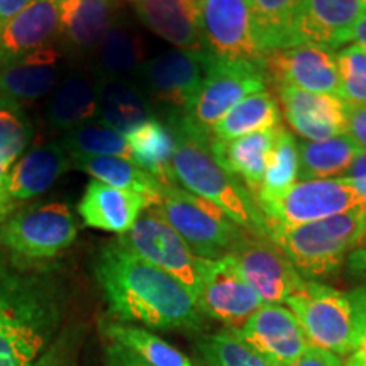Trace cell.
<instances>
[{
    "label": "cell",
    "instance_id": "1",
    "mask_svg": "<svg viewBox=\"0 0 366 366\" xmlns=\"http://www.w3.org/2000/svg\"><path fill=\"white\" fill-rule=\"evenodd\" d=\"M95 278L111 314L158 331L202 327L194 295L177 278L131 253L119 241L105 244L95 259Z\"/></svg>",
    "mask_w": 366,
    "mask_h": 366
},
{
    "label": "cell",
    "instance_id": "2",
    "mask_svg": "<svg viewBox=\"0 0 366 366\" xmlns=\"http://www.w3.org/2000/svg\"><path fill=\"white\" fill-rule=\"evenodd\" d=\"M59 322L53 282L0 253V366H51Z\"/></svg>",
    "mask_w": 366,
    "mask_h": 366
},
{
    "label": "cell",
    "instance_id": "3",
    "mask_svg": "<svg viewBox=\"0 0 366 366\" xmlns=\"http://www.w3.org/2000/svg\"><path fill=\"white\" fill-rule=\"evenodd\" d=\"M175 136L172 170L175 183L190 194L217 205L237 226L256 236H267L268 227L253 195L234 175L224 170L209 148V139L187 129L178 116L170 119Z\"/></svg>",
    "mask_w": 366,
    "mask_h": 366
},
{
    "label": "cell",
    "instance_id": "4",
    "mask_svg": "<svg viewBox=\"0 0 366 366\" xmlns=\"http://www.w3.org/2000/svg\"><path fill=\"white\" fill-rule=\"evenodd\" d=\"M366 229V207L302 224L269 227L268 237L283 249L304 280L331 277L345 267Z\"/></svg>",
    "mask_w": 366,
    "mask_h": 366
},
{
    "label": "cell",
    "instance_id": "5",
    "mask_svg": "<svg viewBox=\"0 0 366 366\" xmlns=\"http://www.w3.org/2000/svg\"><path fill=\"white\" fill-rule=\"evenodd\" d=\"M285 305L299 319L310 346L346 358L360 345L365 326L350 294L305 280L288 297Z\"/></svg>",
    "mask_w": 366,
    "mask_h": 366
},
{
    "label": "cell",
    "instance_id": "6",
    "mask_svg": "<svg viewBox=\"0 0 366 366\" xmlns=\"http://www.w3.org/2000/svg\"><path fill=\"white\" fill-rule=\"evenodd\" d=\"M264 86L267 75L262 61L222 59L209 53L202 84L178 119L187 129L209 139L214 126L232 107Z\"/></svg>",
    "mask_w": 366,
    "mask_h": 366
},
{
    "label": "cell",
    "instance_id": "7",
    "mask_svg": "<svg viewBox=\"0 0 366 366\" xmlns=\"http://www.w3.org/2000/svg\"><path fill=\"white\" fill-rule=\"evenodd\" d=\"M151 209L175 229L199 258L227 256L248 232L232 222L217 205L178 185H163Z\"/></svg>",
    "mask_w": 366,
    "mask_h": 366
},
{
    "label": "cell",
    "instance_id": "8",
    "mask_svg": "<svg viewBox=\"0 0 366 366\" xmlns=\"http://www.w3.org/2000/svg\"><path fill=\"white\" fill-rule=\"evenodd\" d=\"M75 216L65 202L34 204L11 214L0 226V244L26 262L51 259L75 242Z\"/></svg>",
    "mask_w": 366,
    "mask_h": 366
},
{
    "label": "cell",
    "instance_id": "9",
    "mask_svg": "<svg viewBox=\"0 0 366 366\" xmlns=\"http://www.w3.org/2000/svg\"><path fill=\"white\" fill-rule=\"evenodd\" d=\"M267 227H294L361 209L358 194L342 178L299 182L285 194L259 204Z\"/></svg>",
    "mask_w": 366,
    "mask_h": 366
},
{
    "label": "cell",
    "instance_id": "10",
    "mask_svg": "<svg viewBox=\"0 0 366 366\" xmlns=\"http://www.w3.org/2000/svg\"><path fill=\"white\" fill-rule=\"evenodd\" d=\"M117 241L144 262L177 278L197 302L200 285V258L189 248L175 229L168 226V222L153 209H146L134 226L126 234L119 236Z\"/></svg>",
    "mask_w": 366,
    "mask_h": 366
},
{
    "label": "cell",
    "instance_id": "11",
    "mask_svg": "<svg viewBox=\"0 0 366 366\" xmlns=\"http://www.w3.org/2000/svg\"><path fill=\"white\" fill-rule=\"evenodd\" d=\"M197 305L210 319L237 329L263 305V300L244 280L231 254L217 259L200 258Z\"/></svg>",
    "mask_w": 366,
    "mask_h": 366
},
{
    "label": "cell",
    "instance_id": "12",
    "mask_svg": "<svg viewBox=\"0 0 366 366\" xmlns=\"http://www.w3.org/2000/svg\"><path fill=\"white\" fill-rule=\"evenodd\" d=\"M263 304H285L305 280L277 242L244 232L229 253Z\"/></svg>",
    "mask_w": 366,
    "mask_h": 366
},
{
    "label": "cell",
    "instance_id": "13",
    "mask_svg": "<svg viewBox=\"0 0 366 366\" xmlns=\"http://www.w3.org/2000/svg\"><path fill=\"white\" fill-rule=\"evenodd\" d=\"M199 22L207 53L222 59L262 61L248 0H199Z\"/></svg>",
    "mask_w": 366,
    "mask_h": 366
},
{
    "label": "cell",
    "instance_id": "14",
    "mask_svg": "<svg viewBox=\"0 0 366 366\" xmlns=\"http://www.w3.org/2000/svg\"><path fill=\"white\" fill-rule=\"evenodd\" d=\"M262 66L273 85H292L341 99L337 59L331 49L314 44L274 49L263 54Z\"/></svg>",
    "mask_w": 366,
    "mask_h": 366
},
{
    "label": "cell",
    "instance_id": "15",
    "mask_svg": "<svg viewBox=\"0 0 366 366\" xmlns=\"http://www.w3.org/2000/svg\"><path fill=\"white\" fill-rule=\"evenodd\" d=\"M70 167L71 157L61 143H46L26 151L0 185V219L6 221L17 205L48 192Z\"/></svg>",
    "mask_w": 366,
    "mask_h": 366
},
{
    "label": "cell",
    "instance_id": "16",
    "mask_svg": "<svg viewBox=\"0 0 366 366\" xmlns=\"http://www.w3.org/2000/svg\"><path fill=\"white\" fill-rule=\"evenodd\" d=\"M231 331L277 366H292L310 347L299 319L282 304H263L241 327Z\"/></svg>",
    "mask_w": 366,
    "mask_h": 366
},
{
    "label": "cell",
    "instance_id": "17",
    "mask_svg": "<svg viewBox=\"0 0 366 366\" xmlns=\"http://www.w3.org/2000/svg\"><path fill=\"white\" fill-rule=\"evenodd\" d=\"M207 51H172L146 59L139 68L149 95L170 107L185 109L205 76Z\"/></svg>",
    "mask_w": 366,
    "mask_h": 366
},
{
    "label": "cell",
    "instance_id": "18",
    "mask_svg": "<svg viewBox=\"0 0 366 366\" xmlns=\"http://www.w3.org/2000/svg\"><path fill=\"white\" fill-rule=\"evenodd\" d=\"M274 94L288 126L307 141H326L346 134L347 107L342 99L292 85H274Z\"/></svg>",
    "mask_w": 366,
    "mask_h": 366
},
{
    "label": "cell",
    "instance_id": "19",
    "mask_svg": "<svg viewBox=\"0 0 366 366\" xmlns=\"http://www.w3.org/2000/svg\"><path fill=\"white\" fill-rule=\"evenodd\" d=\"M153 204L143 194L90 180L80 199L79 214L85 226L122 236Z\"/></svg>",
    "mask_w": 366,
    "mask_h": 366
},
{
    "label": "cell",
    "instance_id": "20",
    "mask_svg": "<svg viewBox=\"0 0 366 366\" xmlns=\"http://www.w3.org/2000/svg\"><path fill=\"white\" fill-rule=\"evenodd\" d=\"M363 12L361 0H304L295 29V46L340 48L351 41V31Z\"/></svg>",
    "mask_w": 366,
    "mask_h": 366
},
{
    "label": "cell",
    "instance_id": "21",
    "mask_svg": "<svg viewBox=\"0 0 366 366\" xmlns=\"http://www.w3.org/2000/svg\"><path fill=\"white\" fill-rule=\"evenodd\" d=\"M61 56L53 46L36 49L0 65V95L14 102L36 100L54 90L61 80Z\"/></svg>",
    "mask_w": 366,
    "mask_h": 366
},
{
    "label": "cell",
    "instance_id": "22",
    "mask_svg": "<svg viewBox=\"0 0 366 366\" xmlns=\"http://www.w3.org/2000/svg\"><path fill=\"white\" fill-rule=\"evenodd\" d=\"M139 21L159 38L187 51H205L199 0H131Z\"/></svg>",
    "mask_w": 366,
    "mask_h": 366
},
{
    "label": "cell",
    "instance_id": "23",
    "mask_svg": "<svg viewBox=\"0 0 366 366\" xmlns=\"http://www.w3.org/2000/svg\"><path fill=\"white\" fill-rule=\"evenodd\" d=\"M116 17V0H59L58 36L73 53H95Z\"/></svg>",
    "mask_w": 366,
    "mask_h": 366
},
{
    "label": "cell",
    "instance_id": "24",
    "mask_svg": "<svg viewBox=\"0 0 366 366\" xmlns=\"http://www.w3.org/2000/svg\"><path fill=\"white\" fill-rule=\"evenodd\" d=\"M59 27V0H33L0 31V65L48 46Z\"/></svg>",
    "mask_w": 366,
    "mask_h": 366
},
{
    "label": "cell",
    "instance_id": "25",
    "mask_svg": "<svg viewBox=\"0 0 366 366\" xmlns=\"http://www.w3.org/2000/svg\"><path fill=\"white\" fill-rule=\"evenodd\" d=\"M274 134H277V127L231 141H222L212 136L209 137V148L217 163L237 180H241L253 199L262 187L269 153L274 143Z\"/></svg>",
    "mask_w": 366,
    "mask_h": 366
},
{
    "label": "cell",
    "instance_id": "26",
    "mask_svg": "<svg viewBox=\"0 0 366 366\" xmlns=\"http://www.w3.org/2000/svg\"><path fill=\"white\" fill-rule=\"evenodd\" d=\"M100 81L84 71L65 76L48 104V122L56 129L71 131L99 116Z\"/></svg>",
    "mask_w": 366,
    "mask_h": 366
},
{
    "label": "cell",
    "instance_id": "27",
    "mask_svg": "<svg viewBox=\"0 0 366 366\" xmlns=\"http://www.w3.org/2000/svg\"><path fill=\"white\" fill-rule=\"evenodd\" d=\"M254 41L262 54L295 46L304 0H248Z\"/></svg>",
    "mask_w": 366,
    "mask_h": 366
},
{
    "label": "cell",
    "instance_id": "28",
    "mask_svg": "<svg viewBox=\"0 0 366 366\" xmlns=\"http://www.w3.org/2000/svg\"><path fill=\"white\" fill-rule=\"evenodd\" d=\"M149 119V102L139 86L126 79L100 80L97 121L127 134Z\"/></svg>",
    "mask_w": 366,
    "mask_h": 366
},
{
    "label": "cell",
    "instance_id": "29",
    "mask_svg": "<svg viewBox=\"0 0 366 366\" xmlns=\"http://www.w3.org/2000/svg\"><path fill=\"white\" fill-rule=\"evenodd\" d=\"M124 136L137 167L158 178L163 185H177L172 170L175 136L170 124L151 117Z\"/></svg>",
    "mask_w": 366,
    "mask_h": 366
},
{
    "label": "cell",
    "instance_id": "30",
    "mask_svg": "<svg viewBox=\"0 0 366 366\" xmlns=\"http://www.w3.org/2000/svg\"><path fill=\"white\" fill-rule=\"evenodd\" d=\"M282 112L278 100L264 89L248 95L236 107H232L221 121L214 126L212 137L222 141L274 129L280 126Z\"/></svg>",
    "mask_w": 366,
    "mask_h": 366
},
{
    "label": "cell",
    "instance_id": "31",
    "mask_svg": "<svg viewBox=\"0 0 366 366\" xmlns=\"http://www.w3.org/2000/svg\"><path fill=\"white\" fill-rule=\"evenodd\" d=\"M360 151V146L347 134L299 143V180H324L345 175Z\"/></svg>",
    "mask_w": 366,
    "mask_h": 366
},
{
    "label": "cell",
    "instance_id": "32",
    "mask_svg": "<svg viewBox=\"0 0 366 366\" xmlns=\"http://www.w3.org/2000/svg\"><path fill=\"white\" fill-rule=\"evenodd\" d=\"M100 331L109 341L127 347L148 366H195L178 347L148 329L131 326L121 320H102Z\"/></svg>",
    "mask_w": 366,
    "mask_h": 366
},
{
    "label": "cell",
    "instance_id": "33",
    "mask_svg": "<svg viewBox=\"0 0 366 366\" xmlns=\"http://www.w3.org/2000/svg\"><path fill=\"white\" fill-rule=\"evenodd\" d=\"M71 167L89 173L94 180H99L105 185L116 187V189L137 192L149 197L157 204L163 183L154 178L143 168H139L134 162L116 157H94L71 159ZM153 204V205H154ZM151 205V207H153Z\"/></svg>",
    "mask_w": 366,
    "mask_h": 366
},
{
    "label": "cell",
    "instance_id": "34",
    "mask_svg": "<svg viewBox=\"0 0 366 366\" xmlns=\"http://www.w3.org/2000/svg\"><path fill=\"white\" fill-rule=\"evenodd\" d=\"M95 54L105 79H124L126 75L139 71L146 61L141 36L117 17L105 33Z\"/></svg>",
    "mask_w": 366,
    "mask_h": 366
},
{
    "label": "cell",
    "instance_id": "35",
    "mask_svg": "<svg viewBox=\"0 0 366 366\" xmlns=\"http://www.w3.org/2000/svg\"><path fill=\"white\" fill-rule=\"evenodd\" d=\"M299 144L285 126L277 127L262 187L254 195L256 204H264L290 190L299 178Z\"/></svg>",
    "mask_w": 366,
    "mask_h": 366
},
{
    "label": "cell",
    "instance_id": "36",
    "mask_svg": "<svg viewBox=\"0 0 366 366\" xmlns=\"http://www.w3.org/2000/svg\"><path fill=\"white\" fill-rule=\"evenodd\" d=\"M61 144L71 159L94 157H116L131 159V149L126 136L100 121H92L68 131Z\"/></svg>",
    "mask_w": 366,
    "mask_h": 366
},
{
    "label": "cell",
    "instance_id": "37",
    "mask_svg": "<svg viewBox=\"0 0 366 366\" xmlns=\"http://www.w3.org/2000/svg\"><path fill=\"white\" fill-rule=\"evenodd\" d=\"M33 139V124L19 102L0 95V185Z\"/></svg>",
    "mask_w": 366,
    "mask_h": 366
},
{
    "label": "cell",
    "instance_id": "38",
    "mask_svg": "<svg viewBox=\"0 0 366 366\" xmlns=\"http://www.w3.org/2000/svg\"><path fill=\"white\" fill-rule=\"evenodd\" d=\"M197 353L207 366H277L231 329L200 337Z\"/></svg>",
    "mask_w": 366,
    "mask_h": 366
},
{
    "label": "cell",
    "instance_id": "39",
    "mask_svg": "<svg viewBox=\"0 0 366 366\" xmlns=\"http://www.w3.org/2000/svg\"><path fill=\"white\" fill-rule=\"evenodd\" d=\"M341 99L346 105L366 104V49L358 43L336 54Z\"/></svg>",
    "mask_w": 366,
    "mask_h": 366
},
{
    "label": "cell",
    "instance_id": "40",
    "mask_svg": "<svg viewBox=\"0 0 366 366\" xmlns=\"http://www.w3.org/2000/svg\"><path fill=\"white\" fill-rule=\"evenodd\" d=\"M347 107V126L346 134L366 151V104L365 105H346Z\"/></svg>",
    "mask_w": 366,
    "mask_h": 366
},
{
    "label": "cell",
    "instance_id": "41",
    "mask_svg": "<svg viewBox=\"0 0 366 366\" xmlns=\"http://www.w3.org/2000/svg\"><path fill=\"white\" fill-rule=\"evenodd\" d=\"M346 180L351 183L356 194H358L361 204L366 207V151L361 149L346 172Z\"/></svg>",
    "mask_w": 366,
    "mask_h": 366
},
{
    "label": "cell",
    "instance_id": "42",
    "mask_svg": "<svg viewBox=\"0 0 366 366\" xmlns=\"http://www.w3.org/2000/svg\"><path fill=\"white\" fill-rule=\"evenodd\" d=\"M105 366H148L127 347L109 341L105 347Z\"/></svg>",
    "mask_w": 366,
    "mask_h": 366
},
{
    "label": "cell",
    "instance_id": "43",
    "mask_svg": "<svg viewBox=\"0 0 366 366\" xmlns=\"http://www.w3.org/2000/svg\"><path fill=\"white\" fill-rule=\"evenodd\" d=\"M292 366H345L340 356L310 346L302 358Z\"/></svg>",
    "mask_w": 366,
    "mask_h": 366
},
{
    "label": "cell",
    "instance_id": "44",
    "mask_svg": "<svg viewBox=\"0 0 366 366\" xmlns=\"http://www.w3.org/2000/svg\"><path fill=\"white\" fill-rule=\"evenodd\" d=\"M347 267H350L351 273L358 274V277L366 278V229L361 236V239L356 246V249L347 258Z\"/></svg>",
    "mask_w": 366,
    "mask_h": 366
},
{
    "label": "cell",
    "instance_id": "45",
    "mask_svg": "<svg viewBox=\"0 0 366 366\" xmlns=\"http://www.w3.org/2000/svg\"><path fill=\"white\" fill-rule=\"evenodd\" d=\"M33 0H0V31Z\"/></svg>",
    "mask_w": 366,
    "mask_h": 366
},
{
    "label": "cell",
    "instance_id": "46",
    "mask_svg": "<svg viewBox=\"0 0 366 366\" xmlns=\"http://www.w3.org/2000/svg\"><path fill=\"white\" fill-rule=\"evenodd\" d=\"M350 297H351V300H353L356 312H358V315H360L361 324L366 327V283L351 292Z\"/></svg>",
    "mask_w": 366,
    "mask_h": 366
},
{
    "label": "cell",
    "instance_id": "47",
    "mask_svg": "<svg viewBox=\"0 0 366 366\" xmlns=\"http://www.w3.org/2000/svg\"><path fill=\"white\" fill-rule=\"evenodd\" d=\"M345 366H366V327L361 336L360 345L350 356H346Z\"/></svg>",
    "mask_w": 366,
    "mask_h": 366
},
{
    "label": "cell",
    "instance_id": "48",
    "mask_svg": "<svg viewBox=\"0 0 366 366\" xmlns=\"http://www.w3.org/2000/svg\"><path fill=\"white\" fill-rule=\"evenodd\" d=\"M353 39L366 49V11L361 14L360 19L356 21L353 31H351V41Z\"/></svg>",
    "mask_w": 366,
    "mask_h": 366
},
{
    "label": "cell",
    "instance_id": "49",
    "mask_svg": "<svg viewBox=\"0 0 366 366\" xmlns=\"http://www.w3.org/2000/svg\"><path fill=\"white\" fill-rule=\"evenodd\" d=\"M361 4H363V7H365V11H366V0H361Z\"/></svg>",
    "mask_w": 366,
    "mask_h": 366
}]
</instances>
